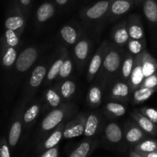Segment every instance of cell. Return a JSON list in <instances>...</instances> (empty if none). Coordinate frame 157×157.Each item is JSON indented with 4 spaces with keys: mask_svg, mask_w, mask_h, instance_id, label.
<instances>
[{
    "mask_svg": "<svg viewBox=\"0 0 157 157\" xmlns=\"http://www.w3.org/2000/svg\"><path fill=\"white\" fill-rule=\"evenodd\" d=\"M127 52V49L116 45L112 41L109 44L104 63L98 75V81L104 91H107L110 84L118 78Z\"/></svg>",
    "mask_w": 157,
    "mask_h": 157,
    "instance_id": "obj_1",
    "label": "cell"
},
{
    "mask_svg": "<svg viewBox=\"0 0 157 157\" xmlns=\"http://www.w3.org/2000/svg\"><path fill=\"white\" fill-rule=\"evenodd\" d=\"M56 55L57 52L45 56L35 65L28 79L25 80L20 103L27 106V104L33 99L39 87L44 83L48 71L56 58Z\"/></svg>",
    "mask_w": 157,
    "mask_h": 157,
    "instance_id": "obj_2",
    "label": "cell"
},
{
    "mask_svg": "<svg viewBox=\"0 0 157 157\" xmlns=\"http://www.w3.org/2000/svg\"><path fill=\"white\" fill-rule=\"evenodd\" d=\"M78 110L76 106L70 102H64L58 107L51 110L41 122L38 132L40 142L51 132L64 122H67Z\"/></svg>",
    "mask_w": 157,
    "mask_h": 157,
    "instance_id": "obj_3",
    "label": "cell"
},
{
    "mask_svg": "<svg viewBox=\"0 0 157 157\" xmlns=\"http://www.w3.org/2000/svg\"><path fill=\"white\" fill-rule=\"evenodd\" d=\"M42 48H43L40 46L32 45L20 52L12 67L14 72L12 78L15 79L14 84L19 83V81L25 78V75L29 73V70L33 67L34 64L38 61Z\"/></svg>",
    "mask_w": 157,
    "mask_h": 157,
    "instance_id": "obj_4",
    "label": "cell"
},
{
    "mask_svg": "<svg viewBox=\"0 0 157 157\" xmlns=\"http://www.w3.org/2000/svg\"><path fill=\"white\" fill-rule=\"evenodd\" d=\"M112 0H101L91 6L84 7L80 12L84 28L106 18Z\"/></svg>",
    "mask_w": 157,
    "mask_h": 157,
    "instance_id": "obj_5",
    "label": "cell"
},
{
    "mask_svg": "<svg viewBox=\"0 0 157 157\" xmlns=\"http://www.w3.org/2000/svg\"><path fill=\"white\" fill-rule=\"evenodd\" d=\"M25 107L26 105L19 102L14 112L12 122L9 127V135H8V142L11 148H14L18 144L21 137L22 128L24 127L23 115H24Z\"/></svg>",
    "mask_w": 157,
    "mask_h": 157,
    "instance_id": "obj_6",
    "label": "cell"
},
{
    "mask_svg": "<svg viewBox=\"0 0 157 157\" xmlns=\"http://www.w3.org/2000/svg\"><path fill=\"white\" fill-rule=\"evenodd\" d=\"M132 91L128 82L115 79L107 90L106 99L127 104L131 101Z\"/></svg>",
    "mask_w": 157,
    "mask_h": 157,
    "instance_id": "obj_7",
    "label": "cell"
},
{
    "mask_svg": "<svg viewBox=\"0 0 157 157\" xmlns=\"http://www.w3.org/2000/svg\"><path fill=\"white\" fill-rule=\"evenodd\" d=\"M110 42V41H109L108 40H104V41H102L95 52L94 55L90 59L87 71V82H90V81H93L99 74L101 67L103 65V63H104L106 54L108 50Z\"/></svg>",
    "mask_w": 157,
    "mask_h": 157,
    "instance_id": "obj_8",
    "label": "cell"
},
{
    "mask_svg": "<svg viewBox=\"0 0 157 157\" xmlns=\"http://www.w3.org/2000/svg\"><path fill=\"white\" fill-rule=\"evenodd\" d=\"M27 21L23 15L21 9L16 1L14 2L13 6L9 10L7 18L5 21L6 29H11L16 32L21 36L25 28Z\"/></svg>",
    "mask_w": 157,
    "mask_h": 157,
    "instance_id": "obj_9",
    "label": "cell"
},
{
    "mask_svg": "<svg viewBox=\"0 0 157 157\" xmlns=\"http://www.w3.org/2000/svg\"><path fill=\"white\" fill-rule=\"evenodd\" d=\"M92 42L89 38H83L74 45V57L78 70H82L88 61L92 51Z\"/></svg>",
    "mask_w": 157,
    "mask_h": 157,
    "instance_id": "obj_10",
    "label": "cell"
},
{
    "mask_svg": "<svg viewBox=\"0 0 157 157\" xmlns=\"http://www.w3.org/2000/svg\"><path fill=\"white\" fill-rule=\"evenodd\" d=\"M87 116L85 113L82 112L78 113L73 120L67 122L63 135L64 139H72L84 134Z\"/></svg>",
    "mask_w": 157,
    "mask_h": 157,
    "instance_id": "obj_11",
    "label": "cell"
},
{
    "mask_svg": "<svg viewBox=\"0 0 157 157\" xmlns=\"http://www.w3.org/2000/svg\"><path fill=\"white\" fill-rule=\"evenodd\" d=\"M134 0H112L106 19L113 22L128 12L134 5Z\"/></svg>",
    "mask_w": 157,
    "mask_h": 157,
    "instance_id": "obj_12",
    "label": "cell"
},
{
    "mask_svg": "<svg viewBox=\"0 0 157 157\" xmlns=\"http://www.w3.org/2000/svg\"><path fill=\"white\" fill-rule=\"evenodd\" d=\"M68 55V51H67V48L65 47L61 48L59 51L57 52L56 58H55L53 63L51 65L50 68H49L45 80H44V83H43L44 86L47 87V86L51 85L53 83V81H56L57 78H58V75H59L60 71H61V66H62L64 60H65V58H67Z\"/></svg>",
    "mask_w": 157,
    "mask_h": 157,
    "instance_id": "obj_13",
    "label": "cell"
},
{
    "mask_svg": "<svg viewBox=\"0 0 157 157\" xmlns=\"http://www.w3.org/2000/svg\"><path fill=\"white\" fill-rule=\"evenodd\" d=\"M124 139L131 145H136L146 139L147 133L135 122L134 121H127L124 128Z\"/></svg>",
    "mask_w": 157,
    "mask_h": 157,
    "instance_id": "obj_14",
    "label": "cell"
},
{
    "mask_svg": "<svg viewBox=\"0 0 157 157\" xmlns=\"http://www.w3.org/2000/svg\"><path fill=\"white\" fill-rule=\"evenodd\" d=\"M67 122H64L60 124L56 129H55L53 131L51 132L43 140L40 142L39 145L37 148V153H41L58 145L60 141L62 140V138H64V136H63V135H64V129Z\"/></svg>",
    "mask_w": 157,
    "mask_h": 157,
    "instance_id": "obj_15",
    "label": "cell"
},
{
    "mask_svg": "<svg viewBox=\"0 0 157 157\" xmlns=\"http://www.w3.org/2000/svg\"><path fill=\"white\" fill-rule=\"evenodd\" d=\"M103 117L98 110L92 111L87 116L84 135L87 138H91L100 133L102 129Z\"/></svg>",
    "mask_w": 157,
    "mask_h": 157,
    "instance_id": "obj_16",
    "label": "cell"
},
{
    "mask_svg": "<svg viewBox=\"0 0 157 157\" xmlns=\"http://www.w3.org/2000/svg\"><path fill=\"white\" fill-rule=\"evenodd\" d=\"M83 30L76 23L67 24L63 26L59 31V34L63 41L68 45H75L81 39Z\"/></svg>",
    "mask_w": 157,
    "mask_h": 157,
    "instance_id": "obj_17",
    "label": "cell"
},
{
    "mask_svg": "<svg viewBox=\"0 0 157 157\" xmlns=\"http://www.w3.org/2000/svg\"><path fill=\"white\" fill-rule=\"evenodd\" d=\"M112 42L119 47L126 48L127 42L130 39L128 28H127V20H123L118 24L115 25L112 29L111 34Z\"/></svg>",
    "mask_w": 157,
    "mask_h": 157,
    "instance_id": "obj_18",
    "label": "cell"
},
{
    "mask_svg": "<svg viewBox=\"0 0 157 157\" xmlns=\"http://www.w3.org/2000/svg\"><path fill=\"white\" fill-rule=\"evenodd\" d=\"M127 28L130 38L146 41L144 24L139 14H132L128 17Z\"/></svg>",
    "mask_w": 157,
    "mask_h": 157,
    "instance_id": "obj_19",
    "label": "cell"
},
{
    "mask_svg": "<svg viewBox=\"0 0 157 157\" xmlns=\"http://www.w3.org/2000/svg\"><path fill=\"white\" fill-rule=\"evenodd\" d=\"M104 136L109 144L117 145L124 139V130L117 122H109L104 127Z\"/></svg>",
    "mask_w": 157,
    "mask_h": 157,
    "instance_id": "obj_20",
    "label": "cell"
},
{
    "mask_svg": "<svg viewBox=\"0 0 157 157\" xmlns=\"http://www.w3.org/2000/svg\"><path fill=\"white\" fill-rule=\"evenodd\" d=\"M142 58L143 52L135 56L133 71H132L131 76H130V81H129V84H130V88H131L132 94L136 89L140 87L141 84L145 78H144V71H143Z\"/></svg>",
    "mask_w": 157,
    "mask_h": 157,
    "instance_id": "obj_21",
    "label": "cell"
},
{
    "mask_svg": "<svg viewBox=\"0 0 157 157\" xmlns=\"http://www.w3.org/2000/svg\"><path fill=\"white\" fill-rule=\"evenodd\" d=\"M18 56L17 48L9 46L6 41L1 40L2 64L5 69L11 70L13 67Z\"/></svg>",
    "mask_w": 157,
    "mask_h": 157,
    "instance_id": "obj_22",
    "label": "cell"
},
{
    "mask_svg": "<svg viewBox=\"0 0 157 157\" xmlns=\"http://www.w3.org/2000/svg\"><path fill=\"white\" fill-rule=\"evenodd\" d=\"M56 12L55 5L51 2H45L38 8L35 13V24L38 26L50 20Z\"/></svg>",
    "mask_w": 157,
    "mask_h": 157,
    "instance_id": "obj_23",
    "label": "cell"
},
{
    "mask_svg": "<svg viewBox=\"0 0 157 157\" xmlns=\"http://www.w3.org/2000/svg\"><path fill=\"white\" fill-rule=\"evenodd\" d=\"M132 119L147 133V134L155 136L157 133V124L150 121V119L143 115L137 110H134L130 113Z\"/></svg>",
    "mask_w": 157,
    "mask_h": 157,
    "instance_id": "obj_24",
    "label": "cell"
},
{
    "mask_svg": "<svg viewBox=\"0 0 157 157\" xmlns=\"http://www.w3.org/2000/svg\"><path fill=\"white\" fill-rule=\"evenodd\" d=\"M102 111L108 119H114L124 116L127 112V107L124 103L109 101L104 105Z\"/></svg>",
    "mask_w": 157,
    "mask_h": 157,
    "instance_id": "obj_25",
    "label": "cell"
},
{
    "mask_svg": "<svg viewBox=\"0 0 157 157\" xmlns=\"http://www.w3.org/2000/svg\"><path fill=\"white\" fill-rule=\"evenodd\" d=\"M104 91V87L99 81L90 86L87 95V103L90 108L96 109L100 107L102 103Z\"/></svg>",
    "mask_w": 157,
    "mask_h": 157,
    "instance_id": "obj_26",
    "label": "cell"
},
{
    "mask_svg": "<svg viewBox=\"0 0 157 157\" xmlns=\"http://www.w3.org/2000/svg\"><path fill=\"white\" fill-rule=\"evenodd\" d=\"M41 106V104L39 101H35L25 111L24 115H23V125H24L25 130H27L30 129L35 122L40 113Z\"/></svg>",
    "mask_w": 157,
    "mask_h": 157,
    "instance_id": "obj_27",
    "label": "cell"
},
{
    "mask_svg": "<svg viewBox=\"0 0 157 157\" xmlns=\"http://www.w3.org/2000/svg\"><path fill=\"white\" fill-rule=\"evenodd\" d=\"M56 88L62 97L64 102H68L75 94L77 86L73 80L66 79L61 81V83L56 86Z\"/></svg>",
    "mask_w": 157,
    "mask_h": 157,
    "instance_id": "obj_28",
    "label": "cell"
},
{
    "mask_svg": "<svg viewBox=\"0 0 157 157\" xmlns=\"http://www.w3.org/2000/svg\"><path fill=\"white\" fill-rule=\"evenodd\" d=\"M143 10L146 18L152 27H157V1L144 0Z\"/></svg>",
    "mask_w": 157,
    "mask_h": 157,
    "instance_id": "obj_29",
    "label": "cell"
},
{
    "mask_svg": "<svg viewBox=\"0 0 157 157\" xmlns=\"http://www.w3.org/2000/svg\"><path fill=\"white\" fill-rule=\"evenodd\" d=\"M134 61V55L130 54V52H127L126 56L124 58V62H123L122 66H121V71H120L119 75H118V78L117 79H120L121 81H124L129 83L132 71H133Z\"/></svg>",
    "mask_w": 157,
    "mask_h": 157,
    "instance_id": "obj_30",
    "label": "cell"
},
{
    "mask_svg": "<svg viewBox=\"0 0 157 157\" xmlns=\"http://www.w3.org/2000/svg\"><path fill=\"white\" fill-rule=\"evenodd\" d=\"M157 91V87L153 88L140 87L133 92L131 97L132 105H138L147 101Z\"/></svg>",
    "mask_w": 157,
    "mask_h": 157,
    "instance_id": "obj_31",
    "label": "cell"
},
{
    "mask_svg": "<svg viewBox=\"0 0 157 157\" xmlns=\"http://www.w3.org/2000/svg\"><path fill=\"white\" fill-rule=\"evenodd\" d=\"M96 147L95 141L92 139H87L82 141L75 150L70 153L68 157H87Z\"/></svg>",
    "mask_w": 157,
    "mask_h": 157,
    "instance_id": "obj_32",
    "label": "cell"
},
{
    "mask_svg": "<svg viewBox=\"0 0 157 157\" xmlns=\"http://www.w3.org/2000/svg\"><path fill=\"white\" fill-rule=\"evenodd\" d=\"M143 71H144V78L150 76L157 71V61L153 58L146 49L143 52Z\"/></svg>",
    "mask_w": 157,
    "mask_h": 157,
    "instance_id": "obj_33",
    "label": "cell"
},
{
    "mask_svg": "<svg viewBox=\"0 0 157 157\" xmlns=\"http://www.w3.org/2000/svg\"><path fill=\"white\" fill-rule=\"evenodd\" d=\"M44 99L48 106L52 108H56L64 103L56 87H49L46 90L44 93Z\"/></svg>",
    "mask_w": 157,
    "mask_h": 157,
    "instance_id": "obj_34",
    "label": "cell"
},
{
    "mask_svg": "<svg viewBox=\"0 0 157 157\" xmlns=\"http://www.w3.org/2000/svg\"><path fill=\"white\" fill-rule=\"evenodd\" d=\"M126 49L134 56L142 53L147 49V41L136 40L130 38L127 42Z\"/></svg>",
    "mask_w": 157,
    "mask_h": 157,
    "instance_id": "obj_35",
    "label": "cell"
},
{
    "mask_svg": "<svg viewBox=\"0 0 157 157\" xmlns=\"http://www.w3.org/2000/svg\"><path fill=\"white\" fill-rule=\"evenodd\" d=\"M74 68V62L73 60L71 59L70 55H67V58L64 60L62 66H61V71L59 72L58 78H57L56 81L61 82V81H64L70 77V75L72 74Z\"/></svg>",
    "mask_w": 157,
    "mask_h": 157,
    "instance_id": "obj_36",
    "label": "cell"
},
{
    "mask_svg": "<svg viewBox=\"0 0 157 157\" xmlns=\"http://www.w3.org/2000/svg\"><path fill=\"white\" fill-rule=\"evenodd\" d=\"M134 150L136 152L144 153L157 152V141L150 139L144 140L134 146Z\"/></svg>",
    "mask_w": 157,
    "mask_h": 157,
    "instance_id": "obj_37",
    "label": "cell"
},
{
    "mask_svg": "<svg viewBox=\"0 0 157 157\" xmlns=\"http://www.w3.org/2000/svg\"><path fill=\"white\" fill-rule=\"evenodd\" d=\"M20 38L21 36L15 31L11 30V29H6V32L2 38V40L6 41L9 46L18 48L20 44V41H21Z\"/></svg>",
    "mask_w": 157,
    "mask_h": 157,
    "instance_id": "obj_38",
    "label": "cell"
},
{
    "mask_svg": "<svg viewBox=\"0 0 157 157\" xmlns=\"http://www.w3.org/2000/svg\"><path fill=\"white\" fill-rule=\"evenodd\" d=\"M138 110L142 113L143 115H144L145 117H147L148 119H150V121H153V123L157 124V110L153 107H143L140 108H138Z\"/></svg>",
    "mask_w": 157,
    "mask_h": 157,
    "instance_id": "obj_39",
    "label": "cell"
},
{
    "mask_svg": "<svg viewBox=\"0 0 157 157\" xmlns=\"http://www.w3.org/2000/svg\"><path fill=\"white\" fill-rule=\"evenodd\" d=\"M16 2L18 4L20 9H21V12H22L25 18L26 21H28L29 14H30V9L31 6H32V0H16Z\"/></svg>",
    "mask_w": 157,
    "mask_h": 157,
    "instance_id": "obj_40",
    "label": "cell"
},
{
    "mask_svg": "<svg viewBox=\"0 0 157 157\" xmlns=\"http://www.w3.org/2000/svg\"><path fill=\"white\" fill-rule=\"evenodd\" d=\"M140 87H149V88H153L157 87V71L153 75L144 78V81L141 84Z\"/></svg>",
    "mask_w": 157,
    "mask_h": 157,
    "instance_id": "obj_41",
    "label": "cell"
},
{
    "mask_svg": "<svg viewBox=\"0 0 157 157\" xmlns=\"http://www.w3.org/2000/svg\"><path fill=\"white\" fill-rule=\"evenodd\" d=\"M0 157H11L9 144L8 140L3 136L1 139V147H0Z\"/></svg>",
    "mask_w": 157,
    "mask_h": 157,
    "instance_id": "obj_42",
    "label": "cell"
},
{
    "mask_svg": "<svg viewBox=\"0 0 157 157\" xmlns=\"http://www.w3.org/2000/svg\"><path fill=\"white\" fill-rule=\"evenodd\" d=\"M58 154H59V147L57 146L54 148L40 153V156L38 157H58Z\"/></svg>",
    "mask_w": 157,
    "mask_h": 157,
    "instance_id": "obj_43",
    "label": "cell"
},
{
    "mask_svg": "<svg viewBox=\"0 0 157 157\" xmlns=\"http://www.w3.org/2000/svg\"><path fill=\"white\" fill-rule=\"evenodd\" d=\"M139 154L144 157H157V152H153V153H144V152H136Z\"/></svg>",
    "mask_w": 157,
    "mask_h": 157,
    "instance_id": "obj_44",
    "label": "cell"
},
{
    "mask_svg": "<svg viewBox=\"0 0 157 157\" xmlns=\"http://www.w3.org/2000/svg\"><path fill=\"white\" fill-rule=\"evenodd\" d=\"M55 2L60 6H64L69 2V0H55Z\"/></svg>",
    "mask_w": 157,
    "mask_h": 157,
    "instance_id": "obj_45",
    "label": "cell"
},
{
    "mask_svg": "<svg viewBox=\"0 0 157 157\" xmlns=\"http://www.w3.org/2000/svg\"><path fill=\"white\" fill-rule=\"evenodd\" d=\"M129 156H130L131 157H144L141 156L140 154H139L138 153H136L135 150H132V151L130 152V155Z\"/></svg>",
    "mask_w": 157,
    "mask_h": 157,
    "instance_id": "obj_46",
    "label": "cell"
},
{
    "mask_svg": "<svg viewBox=\"0 0 157 157\" xmlns=\"http://www.w3.org/2000/svg\"><path fill=\"white\" fill-rule=\"evenodd\" d=\"M134 1L136 3H140V2H144V0H134Z\"/></svg>",
    "mask_w": 157,
    "mask_h": 157,
    "instance_id": "obj_47",
    "label": "cell"
},
{
    "mask_svg": "<svg viewBox=\"0 0 157 157\" xmlns=\"http://www.w3.org/2000/svg\"><path fill=\"white\" fill-rule=\"evenodd\" d=\"M129 157H131V156H129Z\"/></svg>",
    "mask_w": 157,
    "mask_h": 157,
    "instance_id": "obj_48",
    "label": "cell"
}]
</instances>
